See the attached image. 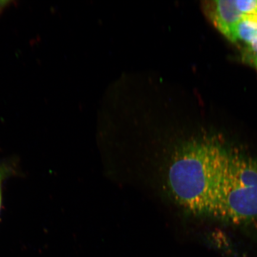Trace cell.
Instances as JSON below:
<instances>
[{
  "label": "cell",
  "instance_id": "6da1fadb",
  "mask_svg": "<svg viewBox=\"0 0 257 257\" xmlns=\"http://www.w3.org/2000/svg\"><path fill=\"white\" fill-rule=\"evenodd\" d=\"M167 187L194 216L236 226L257 224V160L214 137L186 141L170 156Z\"/></svg>",
  "mask_w": 257,
  "mask_h": 257
},
{
  "label": "cell",
  "instance_id": "7a4b0ae2",
  "mask_svg": "<svg viewBox=\"0 0 257 257\" xmlns=\"http://www.w3.org/2000/svg\"><path fill=\"white\" fill-rule=\"evenodd\" d=\"M207 14L215 27L228 40L234 43V31L242 15L234 0H216L206 5Z\"/></svg>",
  "mask_w": 257,
  "mask_h": 257
},
{
  "label": "cell",
  "instance_id": "3957f363",
  "mask_svg": "<svg viewBox=\"0 0 257 257\" xmlns=\"http://www.w3.org/2000/svg\"><path fill=\"white\" fill-rule=\"evenodd\" d=\"M234 43L242 42L249 46L257 39V15H243L234 31Z\"/></svg>",
  "mask_w": 257,
  "mask_h": 257
},
{
  "label": "cell",
  "instance_id": "277c9868",
  "mask_svg": "<svg viewBox=\"0 0 257 257\" xmlns=\"http://www.w3.org/2000/svg\"><path fill=\"white\" fill-rule=\"evenodd\" d=\"M234 3L242 15H257V0H234Z\"/></svg>",
  "mask_w": 257,
  "mask_h": 257
},
{
  "label": "cell",
  "instance_id": "5b68a950",
  "mask_svg": "<svg viewBox=\"0 0 257 257\" xmlns=\"http://www.w3.org/2000/svg\"><path fill=\"white\" fill-rule=\"evenodd\" d=\"M245 58L250 62L253 58L257 56V39L252 44L246 46L245 50Z\"/></svg>",
  "mask_w": 257,
  "mask_h": 257
},
{
  "label": "cell",
  "instance_id": "8992f818",
  "mask_svg": "<svg viewBox=\"0 0 257 257\" xmlns=\"http://www.w3.org/2000/svg\"><path fill=\"white\" fill-rule=\"evenodd\" d=\"M3 175L2 170H0V205H1V201H2V191H1V183L2 181Z\"/></svg>",
  "mask_w": 257,
  "mask_h": 257
},
{
  "label": "cell",
  "instance_id": "52a82bcc",
  "mask_svg": "<svg viewBox=\"0 0 257 257\" xmlns=\"http://www.w3.org/2000/svg\"><path fill=\"white\" fill-rule=\"evenodd\" d=\"M249 62H251L253 65L257 69V56L253 58V59L250 60Z\"/></svg>",
  "mask_w": 257,
  "mask_h": 257
}]
</instances>
